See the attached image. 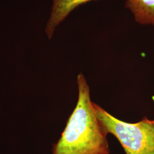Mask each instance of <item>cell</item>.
<instances>
[{
	"instance_id": "cell-1",
	"label": "cell",
	"mask_w": 154,
	"mask_h": 154,
	"mask_svg": "<svg viewBox=\"0 0 154 154\" xmlns=\"http://www.w3.org/2000/svg\"><path fill=\"white\" fill-rule=\"evenodd\" d=\"M78 99L52 154H109L107 134L100 125L82 73L77 77Z\"/></svg>"
},
{
	"instance_id": "cell-2",
	"label": "cell",
	"mask_w": 154,
	"mask_h": 154,
	"mask_svg": "<svg viewBox=\"0 0 154 154\" xmlns=\"http://www.w3.org/2000/svg\"><path fill=\"white\" fill-rule=\"evenodd\" d=\"M100 125L121 144L126 154H154V119L144 116L137 123L122 121L93 102Z\"/></svg>"
},
{
	"instance_id": "cell-3",
	"label": "cell",
	"mask_w": 154,
	"mask_h": 154,
	"mask_svg": "<svg viewBox=\"0 0 154 154\" xmlns=\"http://www.w3.org/2000/svg\"><path fill=\"white\" fill-rule=\"evenodd\" d=\"M94 0H52V7L45 27V33L51 39L58 26L72 11L86 2Z\"/></svg>"
},
{
	"instance_id": "cell-4",
	"label": "cell",
	"mask_w": 154,
	"mask_h": 154,
	"mask_svg": "<svg viewBox=\"0 0 154 154\" xmlns=\"http://www.w3.org/2000/svg\"><path fill=\"white\" fill-rule=\"evenodd\" d=\"M125 6L138 23L154 26V0H126Z\"/></svg>"
}]
</instances>
